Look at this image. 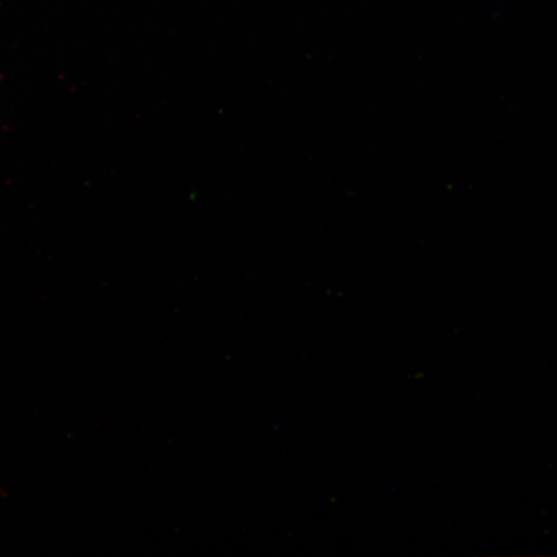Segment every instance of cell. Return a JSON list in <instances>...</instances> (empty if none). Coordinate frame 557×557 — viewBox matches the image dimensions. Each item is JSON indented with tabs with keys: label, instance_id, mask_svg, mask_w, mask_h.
Here are the masks:
<instances>
[]
</instances>
